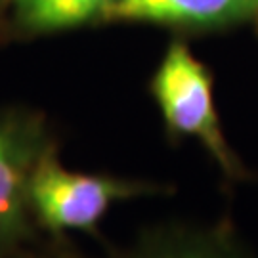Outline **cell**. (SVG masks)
Segmentation results:
<instances>
[{
  "instance_id": "7a4b0ae2",
  "label": "cell",
  "mask_w": 258,
  "mask_h": 258,
  "mask_svg": "<svg viewBox=\"0 0 258 258\" xmlns=\"http://www.w3.org/2000/svg\"><path fill=\"white\" fill-rule=\"evenodd\" d=\"M144 191V185L128 180L71 172L48 149L31 178L29 203L46 230L88 231L96 228L113 203Z\"/></svg>"
},
{
  "instance_id": "8992f818",
  "label": "cell",
  "mask_w": 258,
  "mask_h": 258,
  "mask_svg": "<svg viewBox=\"0 0 258 258\" xmlns=\"http://www.w3.org/2000/svg\"><path fill=\"white\" fill-rule=\"evenodd\" d=\"M132 258H241L237 250L218 237H172L155 241Z\"/></svg>"
},
{
  "instance_id": "6da1fadb",
  "label": "cell",
  "mask_w": 258,
  "mask_h": 258,
  "mask_svg": "<svg viewBox=\"0 0 258 258\" xmlns=\"http://www.w3.org/2000/svg\"><path fill=\"white\" fill-rule=\"evenodd\" d=\"M151 92L166 126L178 136L195 138L224 174L241 176V165L222 132L214 107L211 75L189 48L172 42L151 81Z\"/></svg>"
},
{
  "instance_id": "5b68a950",
  "label": "cell",
  "mask_w": 258,
  "mask_h": 258,
  "mask_svg": "<svg viewBox=\"0 0 258 258\" xmlns=\"http://www.w3.org/2000/svg\"><path fill=\"white\" fill-rule=\"evenodd\" d=\"M16 23L27 33H55L103 18L115 0H12Z\"/></svg>"
},
{
  "instance_id": "277c9868",
  "label": "cell",
  "mask_w": 258,
  "mask_h": 258,
  "mask_svg": "<svg viewBox=\"0 0 258 258\" xmlns=\"http://www.w3.org/2000/svg\"><path fill=\"white\" fill-rule=\"evenodd\" d=\"M258 14V0H115L103 19L176 27H222Z\"/></svg>"
},
{
  "instance_id": "3957f363",
  "label": "cell",
  "mask_w": 258,
  "mask_h": 258,
  "mask_svg": "<svg viewBox=\"0 0 258 258\" xmlns=\"http://www.w3.org/2000/svg\"><path fill=\"white\" fill-rule=\"evenodd\" d=\"M48 151L37 120L0 115V243L19 239L29 228V185Z\"/></svg>"
}]
</instances>
